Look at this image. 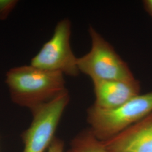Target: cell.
<instances>
[{
	"mask_svg": "<svg viewBox=\"0 0 152 152\" xmlns=\"http://www.w3.org/2000/svg\"><path fill=\"white\" fill-rule=\"evenodd\" d=\"M67 152H108L102 142L93 134L90 129L83 131L71 142Z\"/></svg>",
	"mask_w": 152,
	"mask_h": 152,
	"instance_id": "cell-8",
	"label": "cell"
},
{
	"mask_svg": "<svg viewBox=\"0 0 152 152\" xmlns=\"http://www.w3.org/2000/svg\"><path fill=\"white\" fill-rule=\"evenodd\" d=\"M70 100L68 90L47 103L31 110V126L22 134L23 152H44L54 138V134L65 108Z\"/></svg>",
	"mask_w": 152,
	"mask_h": 152,
	"instance_id": "cell-4",
	"label": "cell"
},
{
	"mask_svg": "<svg viewBox=\"0 0 152 152\" xmlns=\"http://www.w3.org/2000/svg\"><path fill=\"white\" fill-rule=\"evenodd\" d=\"M5 83L12 102L30 110L67 90L62 73L31 64L10 69L6 73Z\"/></svg>",
	"mask_w": 152,
	"mask_h": 152,
	"instance_id": "cell-1",
	"label": "cell"
},
{
	"mask_svg": "<svg viewBox=\"0 0 152 152\" xmlns=\"http://www.w3.org/2000/svg\"><path fill=\"white\" fill-rule=\"evenodd\" d=\"M64 143L60 139L54 137L50 144L48 152H63Z\"/></svg>",
	"mask_w": 152,
	"mask_h": 152,
	"instance_id": "cell-10",
	"label": "cell"
},
{
	"mask_svg": "<svg viewBox=\"0 0 152 152\" xmlns=\"http://www.w3.org/2000/svg\"><path fill=\"white\" fill-rule=\"evenodd\" d=\"M108 152H152V113L108 140Z\"/></svg>",
	"mask_w": 152,
	"mask_h": 152,
	"instance_id": "cell-6",
	"label": "cell"
},
{
	"mask_svg": "<svg viewBox=\"0 0 152 152\" xmlns=\"http://www.w3.org/2000/svg\"><path fill=\"white\" fill-rule=\"evenodd\" d=\"M71 23L65 18L56 24L52 37L44 44L31 61V65L63 75L77 77L80 73L78 58L71 45Z\"/></svg>",
	"mask_w": 152,
	"mask_h": 152,
	"instance_id": "cell-5",
	"label": "cell"
},
{
	"mask_svg": "<svg viewBox=\"0 0 152 152\" xmlns=\"http://www.w3.org/2000/svg\"><path fill=\"white\" fill-rule=\"evenodd\" d=\"M18 3L17 0H0V20H6Z\"/></svg>",
	"mask_w": 152,
	"mask_h": 152,
	"instance_id": "cell-9",
	"label": "cell"
},
{
	"mask_svg": "<svg viewBox=\"0 0 152 152\" xmlns=\"http://www.w3.org/2000/svg\"><path fill=\"white\" fill-rule=\"evenodd\" d=\"M88 33L91 43L90 50L77 60L80 73L89 77L92 81L135 78L127 63L95 28L90 26Z\"/></svg>",
	"mask_w": 152,
	"mask_h": 152,
	"instance_id": "cell-3",
	"label": "cell"
},
{
	"mask_svg": "<svg viewBox=\"0 0 152 152\" xmlns=\"http://www.w3.org/2000/svg\"><path fill=\"white\" fill-rule=\"evenodd\" d=\"M152 113V91L131 99L117 108L103 110L93 105L87 110V122L100 141L115 136Z\"/></svg>",
	"mask_w": 152,
	"mask_h": 152,
	"instance_id": "cell-2",
	"label": "cell"
},
{
	"mask_svg": "<svg viewBox=\"0 0 152 152\" xmlns=\"http://www.w3.org/2000/svg\"><path fill=\"white\" fill-rule=\"evenodd\" d=\"M144 10L152 18V0H144L142 1Z\"/></svg>",
	"mask_w": 152,
	"mask_h": 152,
	"instance_id": "cell-11",
	"label": "cell"
},
{
	"mask_svg": "<svg viewBox=\"0 0 152 152\" xmlns=\"http://www.w3.org/2000/svg\"><path fill=\"white\" fill-rule=\"evenodd\" d=\"M95 102L97 108H117L141 94V84L136 78L128 80L92 81Z\"/></svg>",
	"mask_w": 152,
	"mask_h": 152,
	"instance_id": "cell-7",
	"label": "cell"
}]
</instances>
